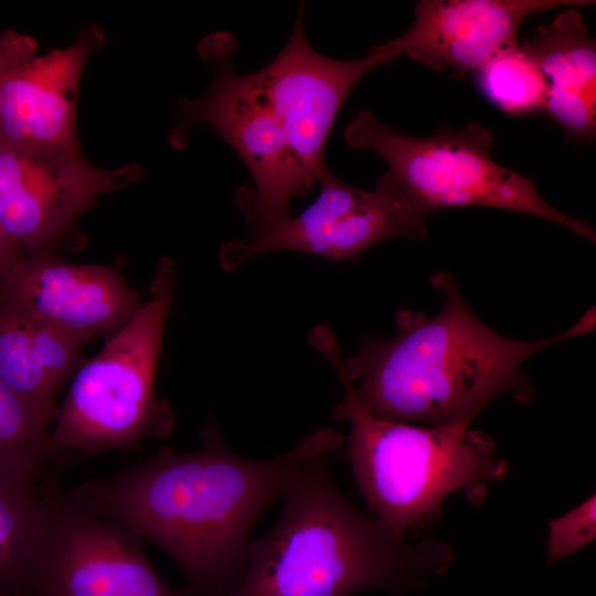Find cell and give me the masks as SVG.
<instances>
[{
  "label": "cell",
  "mask_w": 596,
  "mask_h": 596,
  "mask_svg": "<svg viewBox=\"0 0 596 596\" xmlns=\"http://www.w3.org/2000/svg\"><path fill=\"white\" fill-rule=\"evenodd\" d=\"M200 437L196 450L163 447L137 465L83 482L66 494L162 549L182 571L184 588L192 596H226L242 572L259 515L328 462L344 437L320 428L266 460L230 450L213 419Z\"/></svg>",
  "instance_id": "cell-1"
},
{
  "label": "cell",
  "mask_w": 596,
  "mask_h": 596,
  "mask_svg": "<svg viewBox=\"0 0 596 596\" xmlns=\"http://www.w3.org/2000/svg\"><path fill=\"white\" fill-rule=\"evenodd\" d=\"M443 292L433 317L401 310L392 338L366 337L359 350L343 359L333 333L317 327L310 342L376 418L437 426L472 421L491 401L507 393L529 402L533 386L522 364L543 349L561 342L558 333L524 341L507 338L481 321L464 299L451 275L430 278Z\"/></svg>",
  "instance_id": "cell-2"
},
{
  "label": "cell",
  "mask_w": 596,
  "mask_h": 596,
  "mask_svg": "<svg viewBox=\"0 0 596 596\" xmlns=\"http://www.w3.org/2000/svg\"><path fill=\"white\" fill-rule=\"evenodd\" d=\"M276 525L251 541L242 572L226 596H351L366 589L398 593L443 573L448 545H408L339 490L328 462L286 498Z\"/></svg>",
  "instance_id": "cell-3"
},
{
  "label": "cell",
  "mask_w": 596,
  "mask_h": 596,
  "mask_svg": "<svg viewBox=\"0 0 596 596\" xmlns=\"http://www.w3.org/2000/svg\"><path fill=\"white\" fill-rule=\"evenodd\" d=\"M338 377L344 397L332 416L350 422L347 449L358 485L396 536L432 523L455 491L478 505L489 483L504 477L507 465L493 440L470 429L471 421L421 426L380 419L359 403L352 383Z\"/></svg>",
  "instance_id": "cell-4"
},
{
  "label": "cell",
  "mask_w": 596,
  "mask_h": 596,
  "mask_svg": "<svg viewBox=\"0 0 596 596\" xmlns=\"http://www.w3.org/2000/svg\"><path fill=\"white\" fill-rule=\"evenodd\" d=\"M175 284L173 262L161 258L149 298L77 371L51 432L53 461L130 449L145 438L169 435L174 412L157 397L156 374Z\"/></svg>",
  "instance_id": "cell-5"
},
{
  "label": "cell",
  "mask_w": 596,
  "mask_h": 596,
  "mask_svg": "<svg viewBox=\"0 0 596 596\" xmlns=\"http://www.w3.org/2000/svg\"><path fill=\"white\" fill-rule=\"evenodd\" d=\"M348 145L376 152L404 191L426 212L487 206L531 214L595 242L590 224L549 204L535 184L490 155L493 135L471 123L443 128L428 137L394 130L369 110H360L344 131Z\"/></svg>",
  "instance_id": "cell-6"
},
{
  "label": "cell",
  "mask_w": 596,
  "mask_h": 596,
  "mask_svg": "<svg viewBox=\"0 0 596 596\" xmlns=\"http://www.w3.org/2000/svg\"><path fill=\"white\" fill-rule=\"evenodd\" d=\"M234 50L235 40L226 33L202 45V56L214 65V78L200 98L180 99V124L171 141L182 147L190 128L206 124L238 153L253 181L236 191L235 200L253 233L289 217L291 201L307 193L255 75L235 71Z\"/></svg>",
  "instance_id": "cell-7"
},
{
  "label": "cell",
  "mask_w": 596,
  "mask_h": 596,
  "mask_svg": "<svg viewBox=\"0 0 596 596\" xmlns=\"http://www.w3.org/2000/svg\"><path fill=\"white\" fill-rule=\"evenodd\" d=\"M46 514L32 564L34 596H192L169 587L143 541L96 514L45 480Z\"/></svg>",
  "instance_id": "cell-8"
},
{
  "label": "cell",
  "mask_w": 596,
  "mask_h": 596,
  "mask_svg": "<svg viewBox=\"0 0 596 596\" xmlns=\"http://www.w3.org/2000/svg\"><path fill=\"white\" fill-rule=\"evenodd\" d=\"M318 199L296 216L224 243L220 263L235 270L263 254L296 251L331 259H351L393 238L422 240L428 212L421 207L387 170L371 191L347 184L330 173Z\"/></svg>",
  "instance_id": "cell-9"
},
{
  "label": "cell",
  "mask_w": 596,
  "mask_h": 596,
  "mask_svg": "<svg viewBox=\"0 0 596 596\" xmlns=\"http://www.w3.org/2000/svg\"><path fill=\"white\" fill-rule=\"evenodd\" d=\"M138 164L100 169L79 147L0 142V223L12 245L40 253L106 193L138 182Z\"/></svg>",
  "instance_id": "cell-10"
},
{
  "label": "cell",
  "mask_w": 596,
  "mask_h": 596,
  "mask_svg": "<svg viewBox=\"0 0 596 596\" xmlns=\"http://www.w3.org/2000/svg\"><path fill=\"white\" fill-rule=\"evenodd\" d=\"M304 6L280 53L254 73L281 126L300 179L309 194L330 173L324 146L348 95L371 71L397 58L387 43L364 57L333 60L316 52L306 39Z\"/></svg>",
  "instance_id": "cell-11"
},
{
  "label": "cell",
  "mask_w": 596,
  "mask_h": 596,
  "mask_svg": "<svg viewBox=\"0 0 596 596\" xmlns=\"http://www.w3.org/2000/svg\"><path fill=\"white\" fill-rule=\"evenodd\" d=\"M104 42L98 25L65 49L39 55L34 39L0 33V142L78 147L76 103L91 54Z\"/></svg>",
  "instance_id": "cell-12"
},
{
  "label": "cell",
  "mask_w": 596,
  "mask_h": 596,
  "mask_svg": "<svg viewBox=\"0 0 596 596\" xmlns=\"http://www.w3.org/2000/svg\"><path fill=\"white\" fill-rule=\"evenodd\" d=\"M0 296L84 341L110 338L138 311L139 294L111 267L21 255L0 279Z\"/></svg>",
  "instance_id": "cell-13"
},
{
  "label": "cell",
  "mask_w": 596,
  "mask_h": 596,
  "mask_svg": "<svg viewBox=\"0 0 596 596\" xmlns=\"http://www.w3.org/2000/svg\"><path fill=\"white\" fill-rule=\"evenodd\" d=\"M590 0H422L412 26L387 42L397 57L406 55L434 70L460 76L478 71L498 51L518 43L523 20L557 6Z\"/></svg>",
  "instance_id": "cell-14"
},
{
  "label": "cell",
  "mask_w": 596,
  "mask_h": 596,
  "mask_svg": "<svg viewBox=\"0 0 596 596\" xmlns=\"http://www.w3.org/2000/svg\"><path fill=\"white\" fill-rule=\"evenodd\" d=\"M522 47L546 78L544 111L574 140L596 132V43L577 10L542 24Z\"/></svg>",
  "instance_id": "cell-15"
},
{
  "label": "cell",
  "mask_w": 596,
  "mask_h": 596,
  "mask_svg": "<svg viewBox=\"0 0 596 596\" xmlns=\"http://www.w3.org/2000/svg\"><path fill=\"white\" fill-rule=\"evenodd\" d=\"M84 341L0 296V380L47 423L55 395L79 364Z\"/></svg>",
  "instance_id": "cell-16"
},
{
  "label": "cell",
  "mask_w": 596,
  "mask_h": 596,
  "mask_svg": "<svg viewBox=\"0 0 596 596\" xmlns=\"http://www.w3.org/2000/svg\"><path fill=\"white\" fill-rule=\"evenodd\" d=\"M45 514L35 483L0 477V596H34L31 564Z\"/></svg>",
  "instance_id": "cell-17"
},
{
  "label": "cell",
  "mask_w": 596,
  "mask_h": 596,
  "mask_svg": "<svg viewBox=\"0 0 596 596\" xmlns=\"http://www.w3.org/2000/svg\"><path fill=\"white\" fill-rule=\"evenodd\" d=\"M49 423L0 380V477L35 483L53 460Z\"/></svg>",
  "instance_id": "cell-18"
},
{
  "label": "cell",
  "mask_w": 596,
  "mask_h": 596,
  "mask_svg": "<svg viewBox=\"0 0 596 596\" xmlns=\"http://www.w3.org/2000/svg\"><path fill=\"white\" fill-rule=\"evenodd\" d=\"M477 72L483 94L501 110L511 115L544 111L549 85L522 45L498 51Z\"/></svg>",
  "instance_id": "cell-19"
},
{
  "label": "cell",
  "mask_w": 596,
  "mask_h": 596,
  "mask_svg": "<svg viewBox=\"0 0 596 596\" xmlns=\"http://www.w3.org/2000/svg\"><path fill=\"white\" fill-rule=\"evenodd\" d=\"M595 496L561 518L549 522L547 563L583 549L596 535Z\"/></svg>",
  "instance_id": "cell-20"
},
{
  "label": "cell",
  "mask_w": 596,
  "mask_h": 596,
  "mask_svg": "<svg viewBox=\"0 0 596 596\" xmlns=\"http://www.w3.org/2000/svg\"><path fill=\"white\" fill-rule=\"evenodd\" d=\"M596 324L595 307H590L574 324L558 332L561 341L592 332Z\"/></svg>",
  "instance_id": "cell-21"
},
{
  "label": "cell",
  "mask_w": 596,
  "mask_h": 596,
  "mask_svg": "<svg viewBox=\"0 0 596 596\" xmlns=\"http://www.w3.org/2000/svg\"><path fill=\"white\" fill-rule=\"evenodd\" d=\"M21 255L22 253L12 245L0 223V279L8 273Z\"/></svg>",
  "instance_id": "cell-22"
}]
</instances>
